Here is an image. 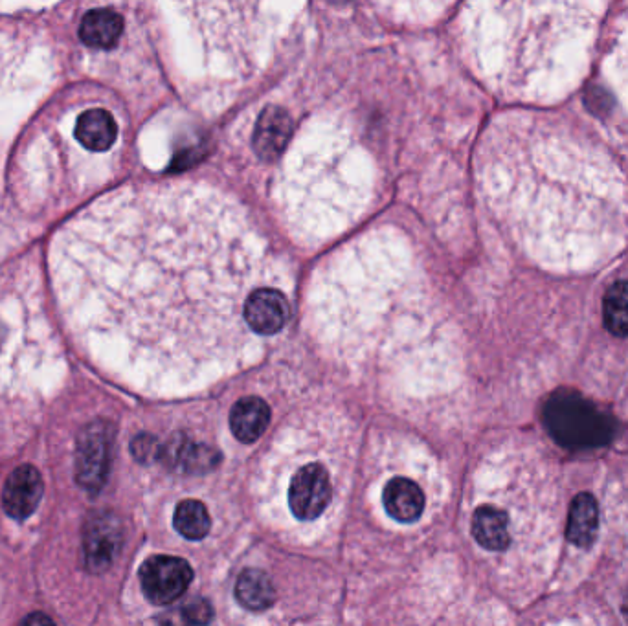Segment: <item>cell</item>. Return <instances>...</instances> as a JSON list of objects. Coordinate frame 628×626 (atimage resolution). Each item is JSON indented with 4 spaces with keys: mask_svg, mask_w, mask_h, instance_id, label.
I'll use <instances>...</instances> for the list:
<instances>
[{
    "mask_svg": "<svg viewBox=\"0 0 628 626\" xmlns=\"http://www.w3.org/2000/svg\"><path fill=\"white\" fill-rule=\"evenodd\" d=\"M544 425L562 447L588 450L608 445L616 436L610 415L577 392H557L544 408Z\"/></svg>",
    "mask_w": 628,
    "mask_h": 626,
    "instance_id": "obj_3",
    "label": "cell"
},
{
    "mask_svg": "<svg viewBox=\"0 0 628 626\" xmlns=\"http://www.w3.org/2000/svg\"><path fill=\"white\" fill-rule=\"evenodd\" d=\"M267 246L219 191L149 184L68 221L52 245L59 309L114 379L182 395L225 377L259 347L247 320L270 281Z\"/></svg>",
    "mask_w": 628,
    "mask_h": 626,
    "instance_id": "obj_1",
    "label": "cell"
},
{
    "mask_svg": "<svg viewBox=\"0 0 628 626\" xmlns=\"http://www.w3.org/2000/svg\"><path fill=\"white\" fill-rule=\"evenodd\" d=\"M292 135V120L285 109L270 105L259 116L254 136L256 153L263 160H274L281 155Z\"/></svg>",
    "mask_w": 628,
    "mask_h": 626,
    "instance_id": "obj_10",
    "label": "cell"
},
{
    "mask_svg": "<svg viewBox=\"0 0 628 626\" xmlns=\"http://www.w3.org/2000/svg\"><path fill=\"white\" fill-rule=\"evenodd\" d=\"M124 34V19L109 8L92 10L79 24V37L90 48H113Z\"/></svg>",
    "mask_w": 628,
    "mask_h": 626,
    "instance_id": "obj_14",
    "label": "cell"
},
{
    "mask_svg": "<svg viewBox=\"0 0 628 626\" xmlns=\"http://www.w3.org/2000/svg\"><path fill=\"white\" fill-rule=\"evenodd\" d=\"M472 537L487 551H505L511 544L509 515L493 505H482L472 516Z\"/></svg>",
    "mask_w": 628,
    "mask_h": 626,
    "instance_id": "obj_13",
    "label": "cell"
},
{
    "mask_svg": "<svg viewBox=\"0 0 628 626\" xmlns=\"http://www.w3.org/2000/svg\"><path fill=\"white\" fill-rule=\"evenodd\" d=\"M74 136L85 149L101 153L113 147L118 136V125L111 112L105 109H89L79 116Z\"/></svg>",
    "mask_w": 628,
    "mask_h": 626,
    "instance_id": "obj_12",
    "label": "cell"
},
{
    "mask_svg": "<svg viewBox=\"0 0 628 626\" xmlns=\"http://www.w3.org/2000/svg\"><path fill=\"white\" fill-rule=\"evenodd\" d=\"M197 46L226 68L247 72L280 34L283 19L270 0H168Z\"/></svg>",
    "mask_w": 628,
    "mask_h": 626,
    "instance_id": "obj_2",
    "label": "cell"
},
{
    "mask_svg": "<svg viewBox=\"0 0 628 626\" xmlns=\"http://www.w3.org/2000/svg\"><path fill=\"white\" fill-rule=\"evenodd\" d=\"M173 522L180 535L188 540H202L212 529V518L208 509L197 500L180 502L173 516Z\"/></svg>",
    "mask_w": 628,
    "mask_h": 626,
    "instance_id": "obj_18",
    "label": "cell"
},
{
    "mask_svg": "<svg viewBox=\"0 0 628 626\" xmlns=\"http://www.w3.org/2000/svg\"><path fill=\"white\" fill-rule=\"evenodd\" d=\"M43 498V480L32 465L13 470L2 491V505L15 520H24L34 513Z\"/></svg>",
    "mask_w": 628,
    "mask_h": 626,
    "instance_id": "obj_8",
    "label": "cell"
},
{
    "mask_svg": "<svg viewBox=\"0 0 628 626\" xmlns=\"http://www.w3.org/2000/svg\"><path fill=\"white\" fill-rule=\"evenodd\" d=\"M236 597L247 610H267L274 601V588L269 575L261 570H245L236 584Z\"/></svg>",
    "mask_w": 628,
    "mask_h": 626,
    "instance_id": "obj_17",
    "label": "cell"
},
{
    "mask_svg": "<svg viewBox=\"0 0 628 626\" xmlns=\"http://www.w3.org/2000/svg\"><path fill=\"white\" fill-rule=\"evenodd\" d=\"M291 316V307L280 289L258 287L247 303L248 325L256 335L267 336L280 333Z\"/></svg>",
    "mask_w": 628,
    "mask_h": 626,
    "instance_id": "obj_7",
    "label": "cell"
},
{
    "mask_svg": "<svg viewBox=\"0 0 628 626\" xmlns=\"http://www.w3.org/2000/svg\"><path fill=\"white\" fill-rule=\"evenodd\" d=\"M111 445L113 436L107 423L87 426L79 437L76 474L81 487L87 491H98L103 485L111 463Z\"/></svg>",
    "mask_w": 628,
    "mask_h": 626,
    "instance_id": "obj_6",
    "label": "cell"
},
{
    "mask_svg": "<svg viewBox=\"0 0 628 626\" xmlns=\"http://www.w3.org/2000/svg\"><path fill=\"white\" fill-rule=\"evenodd\" d=\"M184 615L190 623H208L212 617L210 606L204 601H193V603L184 610Z\"/></svg>",
    "mask_w": 628,
    "mask_h": 626,
    "instance_id": "obj_20",
    "label": "cell"
},
{
    "mask_svg": "<svg viewBox=\"0 0 628 626\" xmlns=\"http://www.w3.org/2000/svg\"><path fill=\"white\" fill-rule=\"evenodd\" d=\"M599 531V505L590 492H581L573 498L568 516L566 537L577 548H590Z\"/></svg>",
    "mask_w": 628,
    "mask_h": 626,
    "instance_id": "obj_15",
    "label": "cell"
},
{
    "mask_svg": "<svg viewBox=\"0 0 628 626\" xmlns=\"http://www.w3.org/2000/svg\"><path fill=\"white\" fill-rule=\"evenodd\" d=\"M120 542H122V531H120V524L114 520L113 516H98L94 522H90L87 538H85L90 568H96V570L107 568L116 557Z\"/></svg>",
    "mask_w": 628,
    "mask_h": 626,
    "instance_id": "obj_11",
    "label": "cell"
},
{
    "mask_svg": "<svg viewBox=\"0 0 628 626\" xmlns=\"http://www.w3.org/2000/svg\"><path fill=\"white\" fill-rule=\"evenodd\" d=\"M382 504L395 522L415 524L427 509V496L421 485L412 478L393 476L384 485Z\"/></svg>",
    "mask_w": 628,
    "mask_h": 626,
    "instance_id": "obj_9",
    "label": "cell"
},
{
    "mask_svg": "<svg viewBox=\"0 0 628 626\" xmlns=\"http://www.w3.org/2000/svg\"><path fill=\"white\" fill-rule=\"evenodd\" d=\"M193 581V570L186 560L157 555L140 568V582L147 599L164 606L182 597Z\"/></svg>",
    "mask_w": 628,
    "mask_h": 626,
    "instance_id": "obj_5",
    "label": "cell"
},
{
    "mask_svg": "<svg viewBox=\"0 0 628 626\" xmlns=\"http://www.w3.org/2000/svg\"><path fill=\"white\" fill-rule=\"evenodd\" d=\"M270 425V408L259 397L237 401L230 412V428L241 443H254Z\"/></svg>",
    "mask_w": 628,
    "mask_h": 626,
    "instance_id": "obj_16",
    "label": "cell"
},
{
    "mask_svg": "<svg viewBox=\"0 0 628 626\" xmlns=\"http://www.w3.org/2000/svg\"><path fill=\"white\" fill-rule=\"evenodd\" d=\"M603 316L612 335L628 336V280L617 281L606 291Z\"/></svg>",
    "mask_w": 628,
    "mask_h": 626,
    "instance_id": "obj_19",
    "label": "cell"
},
{
    "mask_svg": "<svg viewBox=\"0 0 628 626\" xmlns=\"http://www.w3.org/2000/svg\"><path fill=\"white\" fill-rule=\"evenodd\" d=\"M333 480L326 465L305 463L292 472L287 483V507L296 522L311 524L329 509Z\"/></svg>",
    "mask_w": 628,
    "mask_h": 626,
    "instance_id": "obj_4",
    "label": "cell"
},
{
    "mask_svg": "<svg viewBox=\"0 0 628 626\" xmlns=\"http://www.w3.org/2000/svg\"><path fill=\"white\" fill-rule=\"evenodd\" d=\"M623 614H625L628 621V593L625 595V601H623Z\"/></svg>",
    "mask_w": 628,
    "mask_h": 626,
    "instance_id": "obj_21",
    "label": "cell"
}]
</instances>
